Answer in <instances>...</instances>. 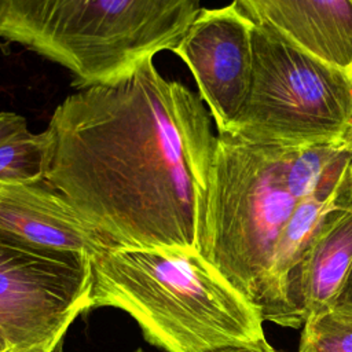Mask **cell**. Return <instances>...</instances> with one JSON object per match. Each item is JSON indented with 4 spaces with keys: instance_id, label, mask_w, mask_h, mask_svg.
Returning <instances> with one entry per match:
<instances>
[{
    "instance_id": "6da1fadb",
    "label": "cell",
    "mask_w": 352,
    "mask_h": 352,
    "mask_svg": "<svg viewBox=\"0 0 352 352\" xmlns=\"http://www.w3.org/2000/svg\"><path fill=\"white\" fill-rule=\"evenodd\" d=\"M44 132V182L110 245L197 250L217 143L199 95L147 59L66 96Z\"/></svg>"
},
{
    "instance_id": "7a4b0ae2",
    "label": "cell",
    "mask_w": 352,
    "mask_h": 352,
    "mask_svg": "<svg viewBox=\"0 0 352 352\" xmlns=\"http://www.w3.org/2000/svg\"><path fill=\"white\" fill-rule=\"evenodd\" d=\"M87 311L129 314L166 352H212L265 340L258 308L197 250L106 243L89 256Z\"/></svg>"
},
{
    "instance_id": "3957f363",
    "label": "cell",
    "mask_w": 352,
    "mask_h": 352,
    "mask_svg": "<svg viewBox=\"0 0 352 352\" xmlns=\"http://www.w3.org/2000/svg\"><path fill=\"white\" fill-rule=\"evenodd\" d=\"M201 8V0H12L1 38L63 66L84 88L172 51Z\"/></svg>"
},
{
    "instance_id": "277c9868",
    "label": "cell",
    "mask_w": 352,
    "mask_h": 352,
    "mask_svg": "<svg viewBox=\"0 0 352 352\" xmlns=\"http://www.w3.org/2000/svg\"><path fill=\"white\" fill-rule=\"evenodd\" d=\"M287 151L217 133L197 250L257 308L275 243L298 202L286 186Z\"/></svg>"
},
{
    "instance_id": "5b68a950",
    "label": "cell",
    "mask_w": 352,
    "mask_h": 352,
    "mask_svg": "<svg viewBox=\"0 0 352 352\" xmlns=\"http://www.w3.org/2000/svg\"><path fill=\"white\" fill-rule=\"evenodd\" d=\"M253 78L230 136L300 148L344 144L352 128V77L274 29L253 26Z\"/></svg>"
},
{
    "instance_id": "8992f818",
    "label": "cell",
    "mask_w": 352,
    "mask_h": 352,
    "mask_svg": "<svg viewBox=\"0 0 352 352\" xmlns=\"http://www.w3.org/2000/svg\"><path fill=\"white\" fill-rule=\"evenodd\" d=\"M89 256L34 245L0 230V330L12 349L63 338L85 312Z\"/></svg>"
},
{
    "instance_id": "52a82bcc",
    "label": "cell",
    "mask_w": 352,
    "mask_h": 352,
    "mask_svg": "<svg viewBox=\"0 0 352 352\" xmlns=\"http://www.w3.org/2000/svg\"><path fill=\"white\" fill-rule=\"evenodd\" d=\"M254 22L232 1L201 8L172 52L188 67L219 135H230L252 88Z\"/></svg>"
},
{
    "instance_id": "ba28073f",
    "label": "cell",
    "mask_w": 352,
    "mask_h": 352,
    "mask_svg": "<svg viewBox=\"0 0 352 352\" xmlns=\"http://www.w3.org/2000/svg\"><path fill=\"white\" fill-rule=\"evenodd\" d=\"M352 204V160L312 195L297 202L279 234L265 274L258 311L264 322L302 327L298 274L307 250L326 220Z\"/></svg>"
},
{
    "instance_id": "9c48e42d",
    "label": "cell",
    "mask_w": 352,
    "mask_h": 352,
    "mask_svg": "<svg viewBox=\"0 0 352 352\" xmlns=\"http://www.w3.org/2000/svg\"><path fill=\"white\" fill-rule=\"evenodd\" d=\"M258 25L351 73L352 0H232Z\"/></svg>"
},
{
    "instance_id": "30bf717a",
    "label": "cell",
    "mask_w": 352,
    "mask_h": 352,
    "mask_svg": "<svg viewBox=\"0 0 352 352\" xmlns=\"http://www.w3.org/2000/svg\"><path fill=\"white\" fill-rule=\"evenodd\" d=\"M0 230L43 248L88 256L109 243L45 182L0 188Z\"/></svg>"
},
{
    "instance_id": "8fae6325",
    "label": "cell",
    "mask_w": 352,
    "mask_h": 352,
    "mask_svg": "<svg viewBox=\"0 0 352 352\" xmlns=\"http://www.w3.org/2000/svg\"><path fill=\"white\" fill-rule=\"evenodd\" d=\"M352 264V204L336 210L307 250L298 294L304 322L331 311L333 301Z\"/></svg>"
},
{
    "instance_id": "7c38bea8",
    "label": "cell",
    "mask_w": 352,
    "mask_h": 352,
    "mask_svg": "<svg viewBox=\"0 0 352 352\" xmlns=\"http://www.w3.org/2000/svg\"><path fill=\"white\" fill-rule=\"evenodd\" d=\"M45 132L29 129L0 143V188L44 182Z\"/></svg>"
},
{
    "instance_id": "4fadbf2b",
    "label": "cell",
    "mask_w": 352,
    "mask_h": 352,
    "mask_svg": "<svg viewBox=\"0 0 352 352\" xmlns=\"http://www.w3.org/2000/svg\"><path fill=\"white\" fill-rule=\"evenodd\" d=\"M298 352H352V320L329 312L304 322Z\"/></svg>"
},
{
    "instance_id": "5bb4252c",
    "label": "cell",
    "mask_w": 352,
    "mask_h": 352,
    "mask_svg": "<svg viewBox=\"0 0 352 352\" xmlns=\"http://www.w3.org/2000/svg\"><path fill=\"white\" fill-rule=\"evenodd\" d=\"M331 314L352 320V264L333 301Z\"/></svg>"
},
{
    "instance_id": "9a60e30c",
    "label": "cell",
    "mask_w": 352,
    "mask_h": 352,
    "mask_svg": "<svg viewBox=\"0 0 352 352\" xmlns=\"http://www.w3.org/2000/svg\"><path fill=\"white\" fill-rule=\"evenodd\" d=\"M28 121L14 111H0V143L28 131Z\"/></svg>"
},
{
    "instance_id": "2e32d148",
    "label": "cell",
    "mask_w": 352,
    "mask_h": 352,
    "mask_svg": "<svg viewBox=\"0 0 352 352\" xmlns=\"http://www.w3.org/2000/svg\"><path fill=\"white\" fill-rule=\"evenodd\" d=\"M60 338H51L45 342L41 344H36L28 348H22V349H12L11 352H54V349L60 344Z\"/></svg>"
},
{
    "instance_id": "e0dca14e",
    "label": "cell",
    "mask_w": 352,
    "mask_h": 352,
    "mask_svg": "<svg viewBox=\"0 0 352 352\" xmlns=\"http://www.w3.org/2000/svg\"><path fill=\"white\" fill-rule=\"evenodd\" d=\"M271 348V345L268 344V341H264L258 345H246V346H226V348H220L212 352H268Z\"/></svg>"
},
{
    "instance_id": "ac0fdd59",
    "label": "cell",
    "mask_w": 352,
    "mask_h": 352,
    "mask_svg": "<svg viewBox=\"0 0 352 352\" xmlns=\"http://www.w3.org/2000/svg\"><path fill=\"white\" fill-rule=\"evenodd\" d=\"M11 1L12 0H0V38H1V30H3L6 18H7L10 6H11Z\"/></svg>"
},
{
    "instance_id": "d6986e66",
    "label": "cell",
    "mask_w": 352,
    "mask_h": 352,
    "mask_svg": "<svg viewBox=\"0 0 352 352\" xmlns=\"http://www.w3.org/2000/svg\"><path fill=\"white\" fill-rule=\"evenodd\" d=\"M11 351H12V346L10 341L7 340L4 333L0 330V352H11Z\"/></svg>"
},
{
    "instance_id": "ffe728a7",
    "label": "cell",
    "mask_w": 352,
    "mask_h": 352,
    "mask_svg": "<svg viewBox=\"0 0 352 352\" xmlns=\"http://www.w3.org/2000/svg\"><path fill=\"white\" fill-rule=\"evenodd\" d=\"M351 77H352V70H351ZM344 146H345V148L348 150V151H351L352 153V128L349 129V133H348V136H346V139H345V142H344Z\"/></svg>"
},
{
    "instance_id": "44dd1931",
    "label": "cell",
    "mask_w": 352,
    "mask_h": 352,
    "mask_svg": "<svg viewBox=\"0 0 352 352\" xmlns=\"http://www.w3.org/2000/svg\"><path fill=\"white\" fill-rule=\"evenodd\" d=\"M268 352H278V351H275V349H274V348H272V346H271V348H270V351H268Z\"/></svg>"
},
{
    "instance_id": "7402d4cb",
    "label": "cell",
    "mask_w": 352,
    "mask_h": 352,
    "mask_svg": "<svg viewBox=\"0 0 352 352\" xmlns=\"http://www.w3.org/2000/svg\"><path fill=\"white\" fill-rule=\"evenodd\" d=\"M135 352H143V349H140V348H139V349H136Z\"/></svg>"
}]
</instances>
